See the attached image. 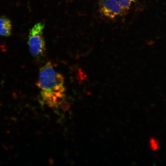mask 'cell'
<instances>
[{
  "instance_id": "cell-2",
  "label": "cell",
  "mask_w": 166,
  "mask_h": 166,
  "mask_svg": "<svg viewBox=\"0 0 166 166\" xmlns=\"http://www.w3.org/2000/svg\"><path fill=\"white\" fill-rule=\"evenodd\" d=\"M44 23L40 22L30 30L28 44L30 52L37 58L43 56L46 50L45 43L43 33L45 28Z\"/></svg>"
},
{
  "instance_id": "cell-6",
  "label": "cell",
  "mask_w": 166,
  "mask_h": 166,
  "mask_svg": "<svg viewBox=\"0 0 166 166\" xmlns=\"http://www.w3.org/2000/svg\"><path fill=\"white\" fill-rule=\"evenodd\" d=\"M66 1H68L69 2H71L72 1L74 0H65Z\"/></svg>"
},
{
  "instance_id": "cell-4",
  "label": "cell",
  "mask_w": 166,
  "mask_h": 166,
  "mask_svg": "<svg viewBox=\"0 0 166 166\" xmlns=\"http://www.w3.org/2000/svg\"><path fill=\"white\" fill-rule=\"evenodd\" d=\"M12 26L9 19L5 16L0 17V35L10 36L11 34Z\"/></svg>"
},
{
  "instance_id": "cell-1",
  "label": "cell",
  "mask_w": 166,
  "mask_h": 166,
  "mask_svg": "<svg viewBox=\"0 0 166 166\" xmlns=\"http://www.w3.org/2000/svg\"><path fill=\"white\" fill-rule=\"evenodd\" d=\"M37 85L40 90L42 103L57 108L65 102L64 77L50 62L40 68Z\"/></svg>"
},
{
  "instance_id": "cell-3",
  "label": "cell",
  "mask_w": 166,
  "mask_h": 166,
  "mask_svg": "<svg viewBox=\"0 0 166 166\" xmlns=\"http://www.w3.org/2000/svg\"><path fill=\"white\" fill-rule=\"evenodd\" d=\"M98 8L101 15L110 19L122 16L127 11L115 0H99Z\"/></svg>"
},
{
  "instance_id": "cell-5",
  "label": "cell",
  "mask_w": 166,
  "mask_h": 166,
  "mask_svg": "<svg viewBox=\"0 0 166 166\" xmlns=\"http://www.w3.org/2000/svg\"><path fill=\"white\" fill-rule=\"evenodd\" d=\"M125 10L128 11L132 4L136 2L138 0H115Z\"/></svg>"
}]
</instances>
